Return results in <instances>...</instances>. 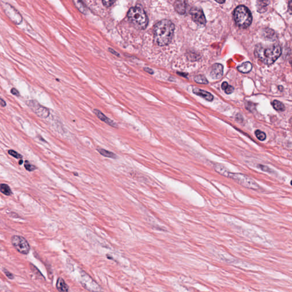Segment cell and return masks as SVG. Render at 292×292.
<instances>
[{"label":"cell","mask_w":292,"mask_h":292,"mask_svg":"<svg viewBox=\"0 0 292 292\" xmlns=\"http://www.w3.org/2000/svg\"><path fill=\"white\" fill-rule=\"evenodd\" d=\"M8 153L11 155L13 157L15 158L16 159H22V156L19 153L17 152H16V151H14V150H10L8 151Z\"/></svg>","instance_id":"d4e9b609"},{"label":"cell","mask_w":292,"mask_h":292,"mask_svg":"<svg viewBox=\"0 0 292 292\" xmlns=\"http://www.w3.org/2000/svg\"><path fill=\"white\" fill-rule=\"evenodd\" d=\"M273 106L274 108L277 111H282L285 110L284 105L281 102H280L278 101H276V100L274 101L273 102Z\"/></svg>","instance_id":"44dd1931"},{"label":"cell","mask_w":292,"mask_h":292,"mask_svg":"<svg viewBox=\"0 0 292 292\" xmlns=\"http://www.w3.org/2000/svg\"><path fill=\"white\" fill-rule=\"evenodd\" d=\"M26 104L38 116L42 118H46L50 115L49 109L42 106L35 100L28 101Z\"/></svg>","instance_id":"ba28073f"},{"label":"cell","mask_w":292,"mask_h":292,"mask_svg":"<svg viewBox=\"0 0 292 292\" xmlns=\"http://www.w3.org/2000/svg\"><path fill=\"white\" fill-rule=\"evenodd\" d=\"M3 272H4V273L5 274L6 276L9 279H13L14 278V276L12 273L9 272V271H7L6 270V269H3Z\"/></svg>","instance_id":"f1b7e54d"},{"label":"cell","mask_w":292,"mask_h":292,"mask_svg":"<svg viewBox=\"0 0 292 292\" xmlns=\"http://www.w3.org/2000/svg\"><path fill=\"white\" fill-rule=\"evenodd\" d=\"M228 177L234 180V181L243 186L244 187L252 189L259 188V186L257 182L250 177L243 174L230 172Z\"/></svg>","instance_id":"5b68a950"},{"label":"cell","mask_w":292,"mask_h":292,"mask_svg":"<svg viewBox=\"0 0 292 292\" xmlns=\"http://www.w3.org/2000/svg\"><path fill=\"white\" fill-rule=\"evenodd\" d=\"M109 51H110V52H111V53H112L113 54L115 55H116V56H119V54H118V53L116 51H115L114 49H110V48Z\"/></svg>","instance_id":"836d02e7"},{"label":"cell","mask_w":292,"mask_h":292,"mask_svg":"<svg viewBox=\"0 0 292 292\" xmlns=\"http://www.w3.org/2000/svg\"><path fill=\"white\" fill-rule=\"evenodd\" d=\"M11 93L13 95H16L17 97H19V91L15 88H12L11 89Z\"/></svg>","instance_id":"4dcf8cb0"},{"label":"cell","mask_w":292,"mask_h":292,"mask_svg":"<svg viewBox=\"0 0 292 292\" xmlns=\"http://www.w3.org/2000/svg\"><path fill=\"white\" fill-rule=\"evenodd\" d=\"M0 192L6 196H10L12 195V191L11 189L6 184H0Z\"/></svg>","instance_id":"ac0fdd59"},{"label":"cell","mask_w":292,"mask_h":292,"mask_svg":"<svg viewBox=\"0 0 292 292\" xmlns=\"http://www.w3.org/2000/svg\"><path fill=\"white\" fill-rule=\"evenodd\" d=\"M22 164H23V160H21L19 161V165H21Z\"/></svg>","instance_id":"e575fe53"},{"label":"cell","mask_w":292,"mask_h":292,"mask_svg":"<svg viewBox=\"0 0 292 292\" xmlns=\"http://www.w3.org/2000/svg\"><path fill=\"white\" fill-rule=\"evenodd\" d=\"M214 168L215 171L219 173V174L225 177H229L230 172L225 167V166L221 164H216L215 165Z\"/></svg>","instance_id":"4fadbf2b"},{"label":"cell","mask_w":292,"mask_h":292,"mask_svg":"<svg viewBox=\"0 0 292 292\" xmlns=\"http://www.w3.org/2000/svg\"><path fill=\"white\" fill-rule=\"evenodd\" d=\"M11 242L14 248L20 253L23 255L29 253L31 250L30 245L24 237L14 235L11 238Z\"/></svg>","instance_id":"8992f818"},{"label":"cell","mask_w":292,"mask_h":292,"mask_svg":"<svg viewBox=\"0 0 292 292\" xmlns=\"http://www.w3.org/2000/svg\"><path fill=\"white\" fill-rule=\"evenodd\" d=\"M175 26L168 19H163L159 21L155 25L153 29L154 41L159 46H165L171 42Z\"/></svg>","instance_id":"6da1fadb"},{"label":"cell","mask_w":292,"mask_h":292,"mask_svg":"<svg viewBox=\"0 0 292 292\" xmlns=\"http://www.w3.org/2000/svg\"><path fill=\"white\" fill-rule=\"evenodd\" d=\"M252 69V65L249 62L243 63L242 65L237 67V69L239 72L243 73H248L251 71Z\"/></svg>","instance_id":"2e32d148"},{"label":"cell","mask_w":292,"mask_h":292,"mask_svg":"<svg viewBox=\"0 0 292 292\" xmlns=\"http://www.w3.org/2000/svg\"><path fill=\"white\" fill-rule=\"evenodd\" d=\"M190 14L192 19L195 22L200 25H205L206 23V17L203 10L197 7H194L191 9Z\"/></svg>","instance_id":"9c48e42d"},{"label":"cell","mask_w":292,"mask_h":292,"mask_svg":"<svg viewBox=\"0 0 292 292\" xmlns=\"http://www.w3.org/2000/svg\"><path fill=\"white\" fill-rule=\"evenodd\" d=\"M174 7L177 12L180 14H184L186 11V4L185 1H177L174 4Z\"/></svg>","instance_id":"5bb4252c"},{"label":"cell","mask_w":292,"mask_h":292,"mask_svg":"<svg viewBox=\"0 0 292 292\" xmlns=\"http://www.w3.org/2000/svg\"><path fill=\"white\" fill-rule=\"evenodd\" d=\"M130 22L139 29H145L148 24V18L146 13L140 7H131L127 13Z\"/></svg>","instance_id":"3957f363"},{"label":"cell","mask_w":292,"mask_h":292,"mask_svg":"<svg viewBox=\"0 0 292 292\" xmlns=\"http://www.w3.org/2000/svg\"><path fill=\"white\" fill-rule=\"evenodd\" d=\"M115 1H103L102 3L106 7H110L111 6Z\"/></svg>","instance_id":"83f0119b"},{"label":"cell","mask_w":292,"mask_h":292,"mask_svg":"<svg viewBox=\"0 0 292 292\" xmlns=\"http://www.w3.org/2000/svg\"><path fill=\"white\" fill-rule=\"evenodd\" d=\"M259 3L260 4L258 5V6H259V7H258V12H264L266 10L265 6H267V4H265V2L261 1V2H259Z\"/></svg>","instance_id":"484cf974"},{"label":"cell","mask_w":292,"mask_h":292,"mask_svg":"<svg viewBox=\"0 0 292 292\" xmlns=\"http://www.w3.org/2000/svg\"><path fill=\"white\" fill-rule=\"evenodd\" d=\"M57 289L60 292H68L69 287L65 281L62 278H58L57 281Z\"/></svg>","instance_id":"9a60e30c"},{"label":"cell","mask_w":292,"mask_h":292,"mask_svg":"<svg viewBox=\"0 0 292 292\" xmlns=\"http://www.w3.org/2000/svg\"><path fill=\"white\" fill-rule=\"evenodd\" d=\"M221 87L223 90H224L226 94H231L234 90V88L232 86L228 85L226 82H223L221 85Z\"/></svg>","instance_id":"ffe728a7"},{"label":"cell","mask_w":292,"mask_h":292,"mask_svg":"<svg viewBox=\"0 0 292 292\" xmlns=\"http://www.w3.org/2000/svg\"><path fill=\"white\" fill-rule=\"evenodd\" d=\"M94 112L95 113V114L97 116L98 118L100 120H101L102 121H103L104 123H106V124H109L110 126H112L113 127H117V124L116 123L114 122L113 121L111 120L105 115H104V114L101 111H100L99 110L97 109H94Z\"/></svg>","instance_id":"8fae6325"},{"label":"cell","mask_w":292,"mask_h":292,"mask_svg":"<svg viewBox=\"0 0 292 292\" xmlns=\"http://www.w3.org/2000/svg\"><path fill=\"white\" fill-rule=\"evenodd\" d=\"M74 3L75 4V6L77 7V9L79 10V11L83 14L87 13V9L86 7L82 1H74Z\"/></svg>","instance_id":"d6986e66"},{"label":"cell","mask_w":292,"mask_h":292,"mask_svg":"<svg viewBox=\"0 0 292 292\" xmlns=\"http://www.w3.org/2000/svg\"><path fill=\"white\" fill-rule=\"evenodd\" d=\"M193 92L195 94L200 96L201 97L203 98L204 99H206L208 101H212L213 99V95L211 93L207 91H204L199 89L195 88L193 89Z\"/></svg>","instance_id":"7c38bea8"},{"label":"cell","mask_w":292,"mask_h":292,"mask_svg":"<svg viewBox=\"0 0 292 292\" xmlns=\"http://www.w3.org/2000/svg\"><path fill=\"white\" fill-rule=\"evenodd\" d=\"M144 70L146 71V72L149 73V74H152L153 73V72L152 71V69H150V68H148V67H145L144 69Z\"/></svg>","instance_id":"d6a6232c"},{"label":"cell","mask_w":292,"mask_h":292,"mask_svg":"<svg viewBox=\"0 0 292 292\" xmlns=\"http://www.w3.org/2000/svg\"><path fill=\"white\" fill-rule=\"evenodd\" d=\"M281 48L279 44H273L264 46L257 45L255 50V56L260 61L267 65L274 63L281 54Z\"/></svg>","instance_id":"7a4b0ae2"},{"label":"cell","mask_w":292,"mask_h":292,"mask_svg":"<svg viewBox=\"0 0 292 292\" xmlns=\"http://www.w3.org/2000/svg\"><path fill=\"white\" fill-rule=\"evenodd\" d=\"M97 151L101 155L104 156V157L114 159H116V155L114 152L107 151L106 150H104V148H98L97 149Z\"/></svg>","instance_id":"e0dca14e"},{"label":"cell","mask_w":292,"mask_h":292,"mask_svg":"<svg viewBox=\"0 0 292 292\" xmlns=\"http://www.w3.org/2000/svg\"><path fill=\"white\" fill-rule=\"evenodd\" d=\"M223 74V66L221 64L216 63L211 68L210 75L213 79L220 78Z\"/></svg>","instance_id":"30bf717a"},{"label":"cell","mask_w":292,"mask_h":292,"mask_svg":"<svg viewBox=\"0 0 292 292\" xmlns=\"http://www.w3.org/2000/svg\"><path fill=\"white\" fill-rule=\"evenodd\" d=\"M217 2L219 3H224V1H217Z\"/></svg>","instance_id":"d590c367"},{"label":"cell","mask_w":292,"mask_h":292,"mask_svg":"<svg viewBox=\"0 0 292 292\" xmlns=\"http://www.w3.org/2000/svg\"><path fill=\"white\" fill-rule=\"evenodd\" d=\"M2 9L5 14L14 24H21L23 21L22 17L18 10L13 6L7 2H4L2 5Z\"/></svg>","instance_id":"52a82bcc"},{"label":"cell","mask_w":292,"mask_h":292,"mask_svg":"<svg viewBox=\"0 0 292 292\" xmlns=\"http://www.w3.org/2000/svg\"><path fill=\"white\" fill-rule=\"evenodd\" d=\"M195 80L196 82L197 83H201V84H207L208 83V80L206 78V77L202 75H197L195 77Z\"/></svg>","instance_id":"7402d4cb"},{"label":"cell","mask_w":292,"mask_h":292,"mask_svg":"<svg viewBox=\"0 0 292 292\" xmlns=\"http://www.w3.org/2000/svg\"><path fill=\"white\" fill-rule=\"evenodd\" d=\"M24 167L25 169L26 170L29 171V172L33 171L36 169V167L33 164H31L28 160H26L25 162Z\"/></svg>","instance_id":"cb8c5ba5"},{"label":"cell","mask_w":292,"mask_h":292,"mask_svg":"<svg viewBox=\"0 0 292 292\" xmlns=\"http://www.w3.org/2000/svg\"><path fill=\"white\" fill-rule=\"evenodd\" d=\"M0 105L2 107H5L6 106V102L2 98H0Z\"/></svg>","instance_id":"1f68e13d"},{"label":"cell","mask_w":292,"mask_h":292,"mask_svg":"<svg viewBox=\"0 0 292 292\" xmlns=\"http://www.w3.org/2000/svg\"><path fill=\"white\" fill-rule=\"evenodd\" d=\"M31 270H32V271H33V272L35 273V274H37L38 276H42V277H43V276H42V274L39 272V271L38 270V269H37V268H36V267L34 265H33V264H31Z\"/></svg>","instance_id":"4316f807"},{"label":"cell","mask_w":292,"mask_h":292,"mask_svg":"<svg viewBox=\"0 0 292 292\" xmlns=\"http://www.w3.org/2000/svg\"><path fill=\"white\" fill-rule=\"evenodd\" d=\"M260 168L262 170L264 171L265 172H272V171H273L272 170H270L269 168H268L267 166H264V165H259Z\"/></svg>","instance_id":"f546056e"},{"label":"cell","mask_w":292,"mask_h":292,"mask_svg":"<svg viewBox=\"0 0 292 292\" xmlns=\"http://www.w3.org/2000/svg\"><path fill=\"white\" fill-rule=\"evenodd\" d=\"M255 135L257 137V138L259 140L264 141V140H265V139H266V134L261 131L259 130H257L256 131Z\"/></svg>","instance_id":"603a6c76"},{"label":"cell","mask_w":292,"mask_h":292,"mask_svg":"<svg viewBox=\"0 0 292 292\" xmlns=\"http://www.w3.org/2000/svg\"><path fill=\"white\" fill-rule=\"evenodd\" d=\"M234 19L236 24L241 28H247L251 24L252 16L249 9L246 6L240 5L233 13Z\"/></svg>","instance_id":"277c9868"}]
</instances>
